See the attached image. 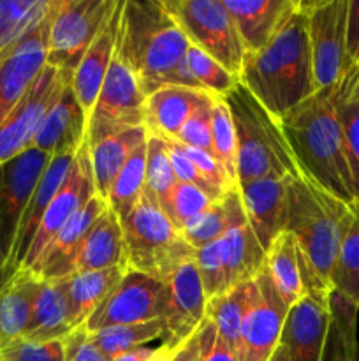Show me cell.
Returning <instances> with one entry per match:
<instances>
[{
    "label": "cell",
    "mask_w": 359,
    "mask_h": 361,
    "mask_svg": "<svg viewBox=\"0 0 359 361\" xmlns=\"http://www.w3.org/2000/svg\"><path fill=\"white\" fill-rule=\"evenodd\" d=\"M239 83L277 120L315 94L308 20L296 0L264 48L243 56Z\"/></svg>",
    "instance_id": "cell-1"
},
{
    "label": "cell",
    "mask_w": 359,
    "mask_h": 361,
    "mask_svg": "<svg viewBox=\"0 0 359 361\" xmlns=\"http://www.w3.org/2000/svg\"><path fill=\"white\" fill-rule=\"evenodd\" d=\"M336 85L317 90L280 118L294 161L303 178L347 204L358 201L334 109Z\"/></svg>",
    "instance_id": "cell-2"
},
{
    "label": "cell",
    "mask_w": 359,
    "mask_h": 361,
    "mask_svg": "<svg viewBox=\"0 0 359 361\" xmlns=\"http://www.w3.org/2000/svg\"><path fill=\"white\" fill-rule=\"evenodd\" d=\"M189 41L162 0H123L116 53L146 94L176 85ZM178 87V85H176Z\"/></svg>",
    "instance_id": "cell-3"
},
{
    "label": "cell",
    "mask_w": 359,
    "mask_h": 361,
    "mask_svg": "<svg viewBox=\"0 0 359 361\" xmlns=\"http://www.w3.org/2000/svg\"><path fill=\"white\" fill-rule=\"evenodd\" d=\"M352 217V204L331 196L308 178L289 180L285 231L294 236L299 256L329 291L334 261Z\"/></svg>",
    "instance_id": "cell-4"
},
{
    "label": "cell",
    "mask_w": 359,
    "mask_h": 361,
    "mask_svg": "<svg viewBox=\"0 0 359 361\" xmlns=\"http://www.w3.org/2000/svg\"><path fill=\"white\" fill-rule=\"evenodd\" d=\"M231 111L238 155V187L260 178H299L280 120L241 83L224 97Z\"/></svg>",
    "instance_id": "cell-5"
},
{
    "label": "cell",
    "mask_w": 359,
    "mask_h": 361,
    "mask_svg": "<svg viewBox=\"0 0 359 361\" xmlns=\"http://www.w3.org/2000/svg\"><path fill=\"white\" fill-rule=\"evenodd\" d=\"M127 270L165 282L182 264L194 261L196 249L165 215L151 192L143 197L122 221Z\"/></svg>",
    "instance_id": "cell-6"
},
{
    "label": "cell",
    "mask_w": 359,
    "mask_h": 361,
    "mask_svg": "<svg viewBox=\"0 0 359 361\" xmlns=\"http://www.w3.org/2000/svg\"><path fill=\"white\" fill-rule=\"evenodd\" d=\"M189 44L206 53L239 80L243 49L238 30L222 0H162Z\"/></svg>",
    "instance_id": "cell-7"
},
{
    "label": "cell",
    "mask_w": 359,
    "mask_h": 361,
    "mask_svg": "<svg viewBox=\"0 0 359 361\" xmlns=\"http://www.w3.org/2000/svg\"><path fill=\"white\" fill-rule=\"evenodd\" d=\"M118 0H55L46 66L73 74Z\"/></svg>",
    "instance_id": "cell-8"
},
{
    "label": "cell",
    "mask_w": 359,
    "mask_h": 361,
    "mask_svg": "<svg viewBox=\"0 0 359 361\" xmlns=\"http://www.w3.org/2000/svg\"><path fill=\"white\" fill-rule=\"evenodd\" d=\"M144 104L146 94L115 49L111 66L88 116L87 143L95 145L113 134L144 127Z\"/></svg>",
    "instance_id": "cell-9"
},
{
    "label": "cell",
    "mask_w": 359,
    "mask_h": 361,
    "mask_svg": "<svg viewBox=\"0 0 359 361\" xmlns=\"http://www.w3.org/2000/svg\"><path fill=\"white\" fill-rule=\"evenodd\" d=\"M308 20L315 92L334 87L352 63L345 48L348 0H301Z\"/></svg>",
    "instance_id": "cell-10"
},
{
    "label": "cell",
    "mask_w": 359,
    "mask_h": 361,
    "mask_svg": "<svg viewBox=\"0 0 359 361\" xmlns=\"http://www.w3.org/2000/svg\"><path fill=\"white\" fill-rule=\"evenodd\" d=\"M49 161L51 157L48 154L32 147L0 164V289L4 288V271L9 263L21 219Z\"/></svg>",
    "instance_id": "cell-11"
},
{
    "label": "cell",
    "mask_w": 359,
    "mask_h": 361,
    "mask_svg": "<svg viewBox=\"0 0 359 361\" xmlns=\"http://www.w3.org/2000/svg\"><path fill=\"white\" fill-rule=\"evenodd\" d=\"M165 309V284L144 274L127 270L125 277L109 293L83 324L87 334L109 326H127L162 319Z\"/></svg>",
    "instance_id": "cell-12"
},
{
    "label": "cell",
    "mask_w": 359,
    "mask_h": 361,
    "mask_svg": "<svg viewBox=\"0 0 359 361\" xmlns=\"http://www.w3.org/2000/svg\"><path fill=\"white\" fill-rule=\"evenodd\" d=\"M73 74L44 66L27 94L0 123V164L32 148L35 133L49 106L70 81Z\"/></svg>",
    "instance_id": "cell-13"
},
{
    "label": "cell",
    "mask_w": 359,
    "mask_h": 361,
    "mask_svg": "<svg viewBox=\"0 0 359 361\" xmlns=\"http://www.w3.org/2000/svg\"><path fill=\"white\" fill-rule=\"evenodd\" d=\"M94 196H97V190H95L94 173H92L90 166L88 143H84L77 150L76 157H74V162L70 166V171L67 175L65 182L62 183L56 196L53 197L49 208L46 210L44 217H42L41 224H39L37 235H35L34 242H32L30 250H28L20 271H30L37 264V261L41 259L44 250L53 242L56 233Z\"/></svg>",
    "instance_id": "cell-14"
},
{
    "label": "cell",
    "mask_w": 359,
    "mask_h": 361,
    "mask_svg": "<svg viewBox=\"0 0 359 361\" xmlns=\"http://www.w3.org/2000/svg\"><path fill=\"white\" fill-rule=\"evenodd\" d=\"M289 307L275 291L266 270L256 277L252 302L239 331V361H267L278 348Z\"/></svg>",
    "instance_id": "cell-15"
},
{
    "label": "cell",
    "mask_w": 359,
    "mask_h": 361,
    "mask_svg": "<svg viewBox=\"0 0 359 361\" xmlns=\"http://www.w3.org/2000/svg\"><path fill=\"white\" fill-rule=\"evenodd\" d=\"M49 18L51 11L44 20L34 25L23 37L18 39L0 55V123L13 111L39 73L44 69Z\"/></svg>",
    "instance_id": "cell-16"
},
{
    "label": "cell",
    "mask_w": 359,
    "mask_h": 361,
    "mask_svg": "<svg viewBox=\"0 0 359 361\" xmlns=\"http://www.w3.org/2000/svg\"><path fill=\"white\" fill-rule=\"evenodd\" d=\"M165 284L164 319L172 341L185 342L206 319V295L196 261L182 264Z\"/></svg>",
    "instance_id": "cell-17"
},
{
    "label": "cell",
    "mask_w": 359,
    "mask_h": 361,
    "mask_svg": "<svg viewBox=\"0 0 359 361\" xmlns=\"http://www.w3.org/2000/svg\"><path fill=\"white\" fill-rule=\"evenodd\" d=\"M87 130L88 116L77 102L69 81L41 120L32 147L49 157L76 154L87 143Z\"/></svg>",
    "instance_id": "cell-18"
},
{
    "label": "cell",
    "mask_w": 359,
    "mask_h": 361,
    "mask_svg": "<svg viewBox=\"0 0 359 361\" xmlns=\"http://www.w3.org/2000/svg\"><path fill=\"white\" fill-rule=\"evenodd\" d=\"M76 154L56 155V157H51V161L46 166L41 180H39L37 185H35L34 194H32L30 201H28L23 219H21L20 229H18L16 240H14L13 252H11L9 263H7L6 271H4V286L14 277L16 271H20L21 264H23L28 250H30L32 242H34L35 235H37L39 224H41L46 210H48L49 204H51L53 197L56 196V192L60 190L62 183L65 182Z\"/></svg>",
    "instance_id": "cell-19"
},
{
    "label": "cell",
    "mask_w": 359,
    "mask_h": 361,
    "mask_svg": "<svg viewBox=\"0 0 359 361\" xmlns=\"http://www.w3.org/2000/svg\"><path fill=\"white\" fill-rule=\"evenodd\" d=\"M291 178H260L239 185L246 221L266 252L287 224V183Z\"/></svg>",
    "instance_id": "cell-20"
},
{
    "label": "cell",
    "mask_w": 359,
    "mask_h": 361,
    "mask_svg": "<svg viewBox=\"0 0 359 361\" xmlns=\"http://www.w3.org/2000/svg\"><path fill=\"white\" fill-rule=\"evenodd\" d=\"M108 208L102 197L94 196L81 210H77L69 219L65 226L56 233L53 242L41 256L34 268L28 274H34L35 277L53 281V279H67L74 274V263H76L77 250L83 243L84 236L90 231L102 212Z\"/></svg>",
    "instance_id": "cell-21"
},
{
    "label": "cell",
    "mask_w": 359,
    "mask_h": 361,
    "mask_svg": "<svg viewBox=\"0 0 359 361\" xmlns=\"http://www.w3.org/2000/svg\"><path fill=\"white\" fill-rule=\"evenodd\" d=\"M122 4L123 0H118L115 11L109 14L106 23L95 35L94 42L87 49L80 66L76 67L73 78H70V87H73L74 95H76L77 102L87 113V116H90L92 109H94L99 92H101L102 83L106 80V74L111 66L113 55H115Z\"/></svg>",
    "instance_id": "cell-22"
},
{
    "label": "cell",
    "mask_w": 359,
    "mask_h": 361,
    "mask_svg": "<svg viewBox=\"0 0 359 361\" xmlns=\"http://www.w3.org/2000/svg\"><path fill=\"white\" fill-rule=\"evenodd\" d=\"M329 309L305 296L287 312L280 344L291 361H322L329 328Z\"/></svg>",
    "instance_id": "cell-23"
},
{
    "label": "cell",
    "mask_w": 359,
    "mask_h": 361,
    "mask_svg": "<svg viewBox=\"0 0 359 361\" xmlns=\"http://www.w3.org/2000/svg\"><path fill=\"white\" fill-rule=\"evenodd\" d=\"M231 14L245 53H256L270 42L296 0H222Z\"/></svg>",
    "instance_id": "cell-24"
},
{
    "label": "cell",
    "mask_w": 359,
    "mask_h": 361,
    "mask_svg": "<svg viewBox=\"0 0 359 361\" xmlns=\"http://www.w3.org/2000/svg\"><path fill=\"white\" fill-rule=\"evenodd\" d=\"M208 97L210 94L206 92L176 87V85L158 88L153 94L148 95L146 104H144L146 133L151 136L175 140L194 109Z\"/></svg>",
    "instance_id": "cell-25"
},
{
    "label": "cell",
    "mask_w": 359,
    "mask_h": 361,
    "mask_svg": "<svg viewBox=\"0 0 359 361\" xmlns=\"http://www.w3.org/2000/svg\"><path fill=\"white\" fill-rule=\"evenodd\" d=\"M118 267H125L123 229L120 219L108 207L84 236L77 250L74 274L109 270Z\"/></svg>",
    "instance_id": "cell-26"
},
{
    "label": "cell",
    "mask_w": 359,
    "mask_h": 361,
    "mask_svg": "<svg viewBox=\"0 0 359 361\" xmlns=\"http://www.w3.org/2000/svg\"><path fill=\"white\" fill-rule=\"evenodd\" d=\"M67 279H53V281L41 279V286L32 309L30 324L23 338L56 341V338H65L73 331L69 321Z\"/></svg>",
    "instance_id": "cell-27"
},
{
    "label": "cell",
    "mask_w": 359,
    "mask_h": 361,
    "mask_svg": "<svg viewBox=\"0 0 359 361\" xmlns=\"http://www.w3.org/2000/svg\"><path fill=\"white\" fill-rule=\"evenodd\" d=\"M245 224H248V221H246L239 187H231L218 200H215L203 214L190 221L182 229V233L190 247L197 250L208 243L220 240L231 229Z\"/></svg>",
    "instance_id": "cell-28"
},
{
    "label": "cell",
    "mask_w": 359,
    "mask_h": 361,
    "mask_svg": "<svg viewBox=\"0 0 359 361\" xmlns=\"http://www.w3.org/2000/svg\"><path fill=\"white\" fill-rule=\"evenodd\" d=\"M41 279L28 271H18L0 289V348L20 341L32 319Z\"/></svg>",
    "instance_id": "cell-29"
},
{
    "label": "cell",
    "mask_w": 359,
    "mask_h": 361,
    "mask_svg": "<svg viewBox=\"0 0 359 361\" xmlns=\"http://www.w3.org/2000/svg\"><path fill=\"white\" fill-rule=\"evenodd\" d=\"M146 140V127H136V129L113 134L95 145H88L95 190H97L99 197H102L104 201L108 200L109 189L118 173L122 171L130 155Z\"/></svg>",
    "instance_id": "cell-30"
},
{
    "label": "cell",
    "mask_w": 359,
    "mask_h": 361,
    "mask_svg": "<svg viewBox=\"0 0 359 361\" xmlns=\"http://www.w3.org/2000/svg\"><path fill=\"white\" fill-rule=\"evenodd\" d=\"M127 274L125 267L109 270L83 271L67 279V298H69V321L73 330L83 326L88 317L109 296Z\"/></svg>",
    "instance_id": "cell-31"
},
{
    "label": "cell",
    "mask_w": 359,
    "mask_h": 361,
    "mask_svg": "<svg viewBox=\"0 0 359 361\" xmlns=\"http://www.w3.org/2000/svg\"><path fill=\"white\" fill-rule=\"evenodd\" d=\"M220 245L227 291L236 286L256 281L257 275L264 270L266 252L248 224L225 233L220 238Z\"/></svg>",
    "instance_id": "cell-32"
},
{
    "label": "cell",
    "mask_w": 359,
    "mask_h": 361,
    "mask_svg": "<svg viewBox=\"0 0 359 361\" xmlns=\"http://www.w3.org/2000/svg\"><path fill=\"white\" fill-rule=\"evenodd\" d=\"M334 109L344 137L345 155L359 201V66L347 71L334 90Z\"/></svg>",
    "instance_id": "cell-33"
},
{
    "label": "cell",
    "mask_w": 359,
    "mask_h": 361,
    "mask_svg": "<svg viewBox=\"0 0 359 361\" xmlns=\"http://www.w3.org/2000/svg\"><path fill=\"white\" fill-rule=\"evenodd\" d=\"M264 270L275 291L289 309L305 298L301 275H299L298 245L291 233L284 231L273 240L270 249L266 250Z\"/></svg>",
    "instance_id": "cell-34"
},
{
    "label": "cell",
    "mask_w": 359,
    "mask_h": 361,
    "mask_svg": "<svg viewBox=\"0 0 359 361\" xmlns=\"http://www.w3.org/2000/svg\"><path fill=\"white\" fill-rule=\"evenodd\" d=\"M358 309L354 302L333 293L329 298V328L322 361H359Z\"/></svg>",
    "instance_id": "cell-35"
},
{
    "label": "cell",
    "mask_w": 359,
    "mask_h": 361,
    "mask_svg": "<svg viewBox=\"0 0 359 361\" xmlns=\"http://www.w3.org/2000/svg\"><path fill=\"white\" fill-rule=\"evenodd\" d=\"M253 289H256V281L236 286L206 302V319L215 324L220 337L234 349L236 355H238L243 317L252 302Z\"/></svg>",
    "instance_id": "cell-36"
},
{
    "label": "cell",
    "mask_w": 359,
    "mask_h": 361,
    "mask_svg": "<svg viewBox=\"0 0 359 361\" xmlns=\"http://www.w3.org/2000/svg\"><path fill=\"white\" fill-rule=\"evenodd\" d=\"M146 141L125 162L106 200L109 210L120 219V222L129 217L146 189Z\"/></svg>",
    "instance_id": "cell-37"
},
{
    "label": "cell",
    "mask_w": 359,
    "mask_h": 361,
    "mask_svg": "<svg viewBox=\"0 0 359 361\" xmlns=\"http://www.w3.org/2000/svg\"><path fill=\"white\" fill-rule=\"evenodd\" d=\"M88 335L108 361L115 360L116 356L123 355L130 349L151 344L158 338H164V341L171 338L164 319L148 321V323L141 324H127V326H109Z\"/></svg>",
    "instance_id": "cell-38"
},
{
    "label": "cell",
    "mask_w": 359,
    "mask_h": 361,
    "mask_svg": "<svg viewBox=\"0 0 359 361\" xmlns=\"http://www.w3.org/2000/svg\"><path fill=\"white\" fill-rule=\"evenodd\" d=\"M352 212L354 217L334 261L331 288L359 305V201L352 204Z\"/></svg>",
    "instance_id": "cell-39"
},
{
    "label": "cell",
    "mask_w": 359,
    "mask_h": 361,
    "mask_svg": "<svg viewBox=\"0 0 359 361\" xmlns=\"http://www.w3.org/2000/svg\"><path fill=\"white\" fill-rule=\"evenodd\" d=\"M55 0H0V55L44 20Z\"/></svg>",
    "instance_id": "cell-40"
},
{
    "label": "cell",
    "mask_w": 359,
    "mask_h": 361,
    "mask_svg": "<svg viewBox=\"0 0 359 361\" xmlns=\"http://www.w3.org/2000/svg\"><path fill=\"white\" fill-rule=\"evenodd\" d=\"M211 148L213 157L232 187H238V155L231 111L224 99H215L211 108Z\"/></svg>",
    "instance_id": "cell-41"
},
{
    "label": "cell",
    "mask_w": 359,
    "mask_h": 361,
    "mask_svg": "<svg viewBox=\"0 0 359 361\" xmlns=\"http://www.w3.org/2000/svg\"><path fill=\"white\" fill-rule=\"evenodd\" d=\"M178 185L171 159L162 137L148 134L146 141V189L157 200L162 210L168 208L171 194Z\"/></svg>",
    "instance_id": "cell-42"
},
{
    "label": "cell",
    "mask_w": 359,
    "mask_h": 361,
    "mask_svg": "<svg viewBox=\"0 0 359 361\" xmlns=\"http://www.w3.org/2000/svg\"><path fill=\"white\" fill-rule=\"evenodd\" d=\"M187 62L201 90L213 97L224 99L239 83L234 74L229 73L217 60L192 44H189V49H187Z\"/></svg>",
    "instance_id": "cell-43"
},
{
    "label": "cell",
    "mask_w": 359,
    "mask_h": 361,
    "mask_svg": "<svg viewBox=\"0 0 359 361\" xmlns=\"http://www.w3.org/2000/svg\"><path fill=\"white\" fill-rule=\"evenodd\" d=\"M213 201V197L208 196L199 187L178 182V185L172 190L168 208H165V215L182 231L190 221L203 214Z\"/></svg>",
    "instance_id": "cell-44"
},
{
    "label": "cell",
    "mask_w": 359,
    "mask_h": 361,
    "mask_svg": "<svg viewBox=\"0 0 359 361\" xmlns=\"http://www.w3.org/2000/svg\"><path fill=\"white\" fill-rule=\"evenodd\" d=\"M194 261H196L197 271H199L201 282H203L206 300L215 298V296L227 291L220 240L197 249Z\"/></svg>",
    "instance_id": "cell-45"
},
{
    "label": "cell",
    "mask_w": 359,
    "mask_h": 361,
    "mask_svg": "<svg viewBox=\"0 0 359 361\" xmlns=\"http://www.w3.org/2000/svg\"><path fill=\"white\" fill-rule=\"evenodd\" d=\"M217 97H208L206 101L201 102L192 115L187 118L180 133L176 134L175 141H178L183 147L199 148V150L208 152L213 155L211 148V108Z\"/></svg>",
    "instance_id": "cell-46"
},
{
    "label": "cell",
    "mask_w": 359,
    "mask_h": 361,
    "mask_svg": "<svg viewBox=\"0 0 359 361\" xmlns=\"http://www.w3.org/2000/svg\"><path fill=\"white\" fill-rule=\"evenodd\" d=\"M2 361H65L63 338L56 341H28L20 338L0 348Z\"/></svg>",
    "instance_id": "cell-47"
},
{
    "label": "cell",
    "mask_w": 359,
    "mask_h": 361,
    "mask_svg": "<svg viewBox=\"0 0 359 361\" xmlns=\"http://www.w3.org/2000/svg\"><path fill=\"white\" fill-rule=\"evenodd\" d=\"M162 140H164L165 148H168V154H169V159H171L172 171H175L176 180H178L180 183H189V185L199 187V189L204 190L208 196H211L213 200H218L222 194H218L217 190H215L213 187H211L210 183L201 176V173L197 171L196 164H194L192 159H190L189 154H187L185 147L180 145L178 141L171 140V137H162Z\"/></svg>",
    "instance_id": "cell-48"
},
{
    "label": "cell",
    "mask_w": 359,
    "mask_h": 361,
    "mask_svg": "<svg viewBox=\"0 0 359 361\" xmlns=\"http://www.w3.org/2000/svg\"><path fill=\"white\" fill-rule=\"evenodd\" d=\"M197 341H199V361H239L234 349L220 337L210 319H204L197 330Z\"/></svg>",
    "instance_id": "cell-49"
},
{
    "label": "cell",
    "mask_w": 359,
    "mask_h": 361,
    "mask_svg": "<svg viewBox=\"0 0 359 361\" xmlns=\"http://www.w3.org/2000/svg\"><path fill=\"white\" fill-rule=\"evenodd\" d=\"M63 344H65V361H108L92 342L90 335L84 331L83 326L70 331L63 338Z\"/></svg>",
    "instance_id": "cell-50"
},
{
    "label": "cell",
    "mask_w": 359,
    "mask_h": 361,
    "mask_svg": "<svg viewBox=\"0 0 359 361\" xmlns=\"http://www.w3.org/2000/svg\"><path fill=\"white\" fill-rule=\"evenodd\" d=\"M345 48L352 66H359V0H348Z\"/></svg>",
    "instance_id": "cell-51"
},
{
    "label": "cell",
    "mask_w": 359,
    "mask_h": 361,
    "mask_svg": "<svg viewBox=\"0 0 359 361\" xmlns=\"http://www.w3.org/2000/svg\"><path fill=\"white\" fill-rule=\"evenodd\" d=\"M172 361H199V341H197V331L185 342H182L180 349L176 351Z\"/></svg>",
    "instance_id": "cell-52"
},
{
    "label": "cell",
    "mask_w": 359,
    "mask_h": 361,
    "mask_svg": "<svg viewBox=\"0 0 359 361\" xmlns=\"http://www.w3.org/2000/svg\"><path fill=\"white\" fill-rule=\"evenodd\" d=\"M180 345H182V342H176L172 341V338H165L160 345H157L153 355H151L146 361H172L176 351L180 349Z\"/></svg>",
    "instance_id": "cell-53"
},
{
    "label": "cell",
    "mask_w": 359,
    "mask_h": 361,
    "mask_svg": "<svg viewBox=\"0 0 359 361\" xmlns=\"http://www.w3.org/2000/svg\"><path fill=\"white\" fill-rule=\"evenodd\" d=\"M155 349H157V348H151L150 344L141 345V348L130 349V351H127V353H123V355L116 356V358L111 360V361H146L151 355H153Z\"/></svg>",
    "instance_id": "cell-54"
},
{
    "label": "cell",
    "mask_w": 359,
    "mask_h": 361,
    "mask_svg": "<svg viewBox=\"0 0 359 361\" xmlns=\"http://www.w3.org/2000/svg\"><path fill=\"white\" fill-rule=\"evenodd\" d=\"M267 361H291V360H289V355H287V349H285V345L278 344V348L275 349V353L271 355V358Z\"/></svg>",
    "instance_id": "cell-55"
},
{
    "label": "cell",
    "mask_w": 359,
    "mask_h": 361,
    "mask_svg": "<svg viewBox=\"0 0 359 361\" xmlns=\"http://www.w3.org/2000/svg\"><path fill=\"white\" fill-rule=\"evenodd\" d=\"M0 361H2V360H0Z\"/></svg>",
    "instance_id": "cell-56"
}]
</instances>
